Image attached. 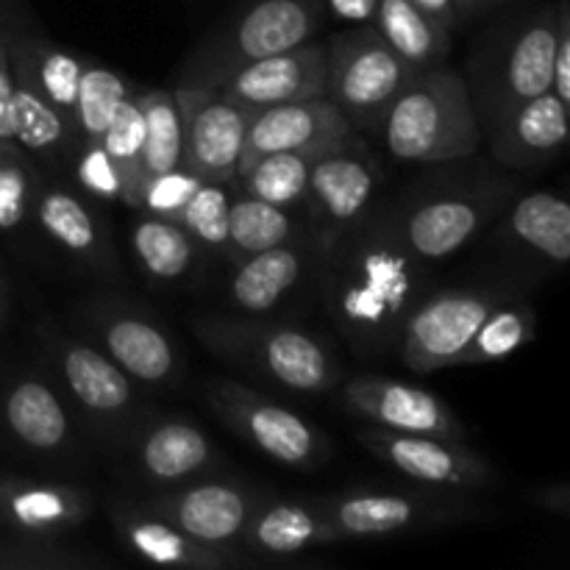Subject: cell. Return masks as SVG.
Returning a JSON list of instances; mask_svg holds the SVG:
<instances>
[{
	"label": "cell",
	"mask_w": 570,
	"mask_h": 570,
	"mask_svg": "<svg viewBox=\"0 0 570 570\" xmlns=\"http://www.w3.org/2000/svg\"><path fill=\"white\" fill-rule=\"evenodd\" d=\"M326 309L360 354L399 348L412 306L432 289L429 265L417 259L393 226L390 212H367L326 254Z\"/></svg>",
	"instance_id": "6da1fadb"
},
{
	"label": "cell",
	"mask_w": 570,
	"mask_h": 570,
	"mask_svg": "<svg viewBox=\"0 0 570 570\" xmlns=\"http://www.w3.org/2000/svg\"><path fill=\"white\" fill-rule=\"evenodd\" d=\"M557 0L515 11L479 45L471 59V81H465L476 109L482 137L510 111L538 95L549 92L554 78Z\"/></svg>",
	"instance_id": "7a4b0ae2"
},
{
	"label": "cell",
	"mask_w": 570,
	"mask_h": 570,
	"mask_svg": "<svg viewBox=\"0 0 570 570\" xmlns=\"http://www.w3.org/2000/svg\"><path fill=\"white\" fill-rule=\"evenodd\" d=\"M195 337L226 365L289 393L317 395L343 379L334 351L317 334L289 323L245 317H200Z\"/></svg>",
	"instance_id": "3957f363"
},
{
	"label": "cell",
	"mask_w": 570,
	"mask_h": 570,
	"mask_svg": "<svg viewBox=\"0 0 570 570\" xmlns=\"http://www.w3.org/2000/svg\"><path fill=\"white\" fill-rule=\"evenodd\" d=\"M376 137L395 159L412 165H449L473 156L482 145V128L465 78L449 65L415 72L387 109Z\"/></svg>",
	"instance_id": "277c9868"
},
{
	"label": "cell",
	"mask_w": 570,
	"mask_h": 570,
	"mask_svg": "<svg viewBox=\"0 0 570 570\" xmlns=\"http://www.w3.org/2000/svg\"><path fill=\"white\" fill-rule=\"evenodd\" d=\"M323 17V0H239L237 9L184 59L173 87L217 89L239 67L315 39Z\"/></svg>",
	"instance_id": "5b68a950"
},
{
	"label": "cell",
	"mask_w": 570,
	"mask_h": 570,
	"mask_svg": "<svg viewBox=\"0 0 570 570\" xmlns=\"http://www.w3.org/2000/svg\"><path fill=\"white\" fill-rule=\"evenodd\" d=\"M504 178L443 181L432 189H415L390 209L401 243L426 265L443 262L465 248L490 217L504 212L510 200Z\"/></svg>",
	"instance_id": "8992f818"
},
{
	"label": "cell",
	"mask_w": 570,
	"mask_h": 570,
	"mask_svg": "<svg viewBox=\"0 0 570 570\" xmlns=\"http://www.w3.org/2000/svg\"><path fill=\"white\" fill-rule=\"evenodd\" d=\"M415 76L373 26H351L326 39V95L360 134H379L384 115Z\"/></svg>",
	"instance_id": "52a82bcc"
},
{
	"label": "cell",
	"mask_w": 570,
	"mask_h": 570,
	"mask_svg": "<svg viewBox=\"0 0 570 570\" xmlns=\"http://www.w3.org/2000/svg\"><path fill=\"white\" fill-rule=\"evenodd\" d=\"M317 501L340 540L399 538V534L454 527L482 515L476 501L468 499L465 490H443L429 484L412 490L360 488L323 495Z\"/></svg>",
	"instance_id": "ba28073f"
},
{
	"label": "cell",
	"mask_w": 570,
	"mask_h": 570,
	"mask_svg": "<svg viewBox=\"0 0 570 570\" xmlns=\"http://www.w3.org/2000/svg\"><path fill=\"white\" fill-rule=\"evenodd\" d=\"M42 340L50 373L67 406L81 412L92 432L131 434L142 410V387L92 340L70 337L56 328H45Z\"/></svg>",
	"instance_id": "9c48e42d"
},
{
	"label": "cell",
	"mask_w": 570,
	"mask_h": 570,
	"mask_svg": "<svg viewBox=\"0 0 570 570\" xmlns=\"http://www.w3.org/2000/svg\"><path fill=\"white\" fill-rule=\"evenodd\" d=\"M382 165L360 131L334 139L315 159L306 184V237L317 254H326L348 228L373 209L382 187Z\"/></svg>",
	"instance_id": "30bf717a"
},
{
	"label": "cell",
	"mask_w": 570,
	"mask_h": 570,
	"mask_svg": "<svg viewBox=\"0 0 570 570\" xmlns=\"http://www.w3.org/2000/svg\"><path fill=\"white\" fill-rule=\"evenodd\" d=\"M206 404L228 432L278 465L315 471L328 462L332 445L321 429L245 384L215 379L206 384Z\"/></svg>",
	"instance_id": "8fae6325"
},
{
	"label": "cell",
	"mask_w": 570,
	"mask_h": 570,
	"mask_svg": "<svg viewBox=\"0 0 570 570\" xmlns=\"http://www.w3.org/2000/svg\"><path fill=\"white\" fill-rule=\"evenodd\" d=\"M510 293L495 287H451L429 289L401 326V360L415 373H438L462 367L468 343L484 317Z\"/></svg>",
	"instance_id": "7c38bea8"
},
{
	"label": "cell",
	"mask_w": 570,
	"mask_h": 570,
	"mask_svg": "<svg viewBox=\"0 0 570 570\" xmlns=\"http://www.w3.org/2000/svg\"><path fill=\"white\" fill-rule=\"evenodd\" d=\"M89 340L142 390L170 387L181 376V354L165 326L139 306L95 298L81 312Z\"/></svg>",
	"instance_id": "4fadbf2b"
},
{
	"label": "cell",
	"mask_w": 570,
	"mask_h": 570,
	"mask_svg": "<svg viewBox=\"0 0 570 570\" xmlns=\"http://www.w3.org/2000/svg\"><path fill=\"white\" fill-rule=\"evenodd\" d=\"M267 493L234 479H195L170 490H156L142 504L189 538L223 549H239L245 527Z\"/></svg>",
	"instance_id": "5bb4252c"
},
{
	"label": "cell",
	"mask_w": 570,
	"mask_h": 570,
	"mask_svg": "<svg viewBox=\"0 0 570 570\" xmlns=\"http://www.w3.org/2000/svg\"><path fill=\"white\" fill-rule=\"evenodd\" d=\"M360 443L410 482L465 493L495 484L493 465L460 438L367 426L360 432Z\"/></svg>",
	"instance_id": "9a60e30c"
},
{
	"label": "cell",
	"mask_w": 570,
	"mask_h": 570,
	"mask_svg": "<svg viewBox=\"0 0 570 570\" xmlns=\"http://www.w3.org/2000/svg\"><path fill=\"white\" fill-rule=\"evenodd\" d=\"M181 111V165L204 181H234L250 111L212 87H173Z\"/></svg>",
	"instance_id": "2e32d148"
},
{
	"label": "cell",
	"mask_w": 570,
	"mask_h": 570,
	"mask_svg": "<svg viewBox=\"0 0 570 570\" xmlns=\"http://www.w3.org/2000/svg\"><path fill=\"white\" fill-rule=\"evenodd\" d=\"M340 404L348 415L406 434H440V438H468L462 417L438 393L399 379L360 373L343 384Z\"/></svg>",
	"instance_id": "e0dca14e"
},
{
	"label": "cell",
	"mask_w": 570,
	"mask_h": 570,
	"mask_svg": "<svg viewBox=\"0 0 570 570\" xmlns=\"http://www.w3.org/2000/svg\"><path fill=\"white\" fill-rule=\"evenodd\" d=\"M131 445L139 479L154 490L178 488L220 468L217 445L187 417H139Z\"/></svg>",
	"instance_id": "ac0fdd59"
},
{
	"label": "cell",
	"mask_w": 570,
	"mask_h": 570,
	"mask_svg": "<svg viewBox=\"0 0 570 570\" xmlns=\"http://www.w3.org/2000/svg\"><path fill=\"white\" fill-rule=\"evenodd\" d=\"M31 215L37 217L39 228L48 234V239L61 254L98 276H117L120 262H117L115 243H111L106 223L87 200V193L65 181L39 178Z\"/></svg>",
	"instance_id": "d6986e66"
},
{
	"label": "cell",
	"mask_w": 570,
	"mask_h": 570,
	"mask_svg": "<svg viewBox=\"0 0 570 570\" xmlns=\"http://www.w3.org/2000/svg\"><path fill=\"white\" fill-rule=\"evenodd\" d=\"M217 89L250 115L289 100L321 98L326 89V42L309 39L282 53L250 61Z\"/></svg>",
	"instance_id": "ffe728a7"
},
{
	"label": "cell",
	"mask_w": 570,
	"mask_h": 570,
	"mask_svg": "<svg viewBox=\"0 0 570 570\" xmlns=\"http://www.w3.org/2000/svg\"><path fill=\"white\" fill-rule=\"evenodd\" d=\"M111 523L126 546V551L137 560L156 568H184V570H226L250 568L254 557L239 554L237 549L200 543L189 538L170 521L150 512L145 504H117L111 507Z\"/></svg>",
	"instance_id": "44dd1931"
},
{
	"label": "cell",
	"mask_w": 570,
	"mask_h": 570,
	"mask_svg": "<svg viewBox=\"0 0 570 570\" xmlns=\"http://www.w3.org/2000/svg\"><path fill=\"white\" fill-rule=\"evenodd\" d=\"M92 495L65 482L0 473V527L17 538L59 540L92 515Z\"/></svg>",
	"instance_id": "7402d4cb"
},
{
	"label": "cell",
	"mask_w": 570,
	"mask_h": 570,
	"mask_svg": "<svg viewBox=\"0 0 570 570\" xmlns=\"http://www.w3.org/2000/svg\"><path fill=\"white\" fill-rule=\"evenodd\" d=\"M0 423L11 443L33 456H65L76 445L70 406L42 373H20L6 384Z\"/></svg>",
	"instance_id": "603a6c76"
},
{
	"label": "cell",
	"mask_w": 570,
	"mask_h": 570,
	"mask_svg": "<svg viewBox=\"0 0 570 570\" xmlns=\"http://www.w3.org/2000/svg\"><path fill=\"white\" fill-rule=\"evenodd\" d=\"M348 134H354V126L326 95L267 106L250 117L237 173L267 154L328 145L334 139L348 137Z\"/></svg>",
	"instance_id": "cb8c5ba5"
},
{
	"label": "cell",
	"mask_w": 570,
	"mask_h": 570,
	"mask_svg": "<svg viewBox=\"0 0 570 570\" xmlns=\"http://www.w3.org/2000/svg\"><path fill=\"white\" fill-rule=\"evenodd\" d=\"M568 131L570 106L549 89L510 111L482 139H488L493 159L507 170H534L566 150Z\"/></svg>",
	"instance_id": "d4e9b609"
},
{
	"label": "cell",
	"mask_w": 570,
	"mask_h": 570,
	"mask_svg": "<svg viewBox=\"0 0 570 570\" xmlns=\"http://www.w3.org/2000/svg\"><path fill=\"white\" fill-rule=\"evenodd\" d=\"M337 540V532L317 499H271L267 495L250 515L239 549L259 560H289V557L323 549Z\"/></svg>",
	"instance_id": "484cf974"
},
{
	"label": "cell",
	"mask_w": 570,
	"mask_h": 570,
	"mask_svg": "<svg viewBox=\"0 0 570 570\" xmlns=\"http://www.w3.org/2000/svg\"><path fill=\"white\" fill-rule=\"evenodd\" d=\"M312 259H321V254L304 234V237L289 239L276 248L232 262L234 271L226 278L228 306L243 315H265V312L276 309L304 282Z\"/></svg>",
	"instance_id": "4316f807"
},
{
	"label": "cell",
	"mask_w": 570,
	"mask_h": 570,
	"mask_svg": "<svg viewBox=\"0 0 570 570\" xmlns=\"http://www.w3.org/2000/svg\"><path fill=\"white\" fill-rule=\"evenodd\" d=\"M499 239L518 256L557 271L570 259V206L551 189L523 193L507 206Z\"/></svg>",
	"instance_id": "83f0119b"
},
{
	"label": "cell",
	"mask_w": 570,
	"mask_h": 570,
	"mask_svg": "<svg viewBox=\"0 0 570 570\" xmlns=\"http://www.w3.org/2000/svg\"><path fill=\"white\" fill-rule=\"evenodd\" d=\"M3 48L6 56H9L11 76L26 83V87H31L42 100H48L72 126L78 81H81L83 61L87 59L42 37L14 31L3 33Z\"/></svg>",
	"instance_id": "f1b7e54d"
},
{
	"label": "cell",
	"mask_w": 570,
	"mask_h": 570,
	"mask_svg": "<svg viewBox=\"0 0 570 570\" xmlns=\"http://www.w3.org/2000/svg\"><path fill=\"white\" fill-rule=\"evenodd\" d=\"M373 28L412 72L445 65L451 53L449 28L406 0H379Z\"/></svg>",
	"instance_id": "f546056e"
},
{
	"label": "cell",
	"mask_w": 570,
	"mask_h": 570,
	"mask_svg": "<svg viewBox=\"0 0 570 570\" xmlns=\"http://www.w3.org/2000/svg\"><path fill=\"white\" fill-rule=\"evenodd\" d=\"M128 239H131L137 265L150 278L165 284L187 278L195 271L200 256H204L200 245L189 237V232L181 223L145 215V212H137V220L131 223Z\"/></svg>",
	"instance_id": "4dcf8cb0"
},
{
	"label": "cell",
	"mask_w": 570,
	"mask_h": 570,
	"mask_svg": "<svg viewBox=\"0 0 570 570\" xmlns=\"http://www.w3.org/2000/svg\"><path fill=\"white\" fill-rule=\"evenodd\" d=\"M328 145H312V148L278 150V154L262 156V159L250 161L248 167H243L234 176V189L250 195V198L267 200L273 206H282V209H295V206L304 204L312 165Z\"/></svg>",
	"instance_id": "1f68e13d"
},
{
	"label": "cell",
	"mask_w": 570,
	"mask_h": 570,
	"mask_svg": "<svg viewBox=\"0 0 570 570\" xmlns=\"http://www.w3.org/2000/svg\"><path fill=\"white\" fill-rule=\"evenodd\" d=\"M304 234H301L289 209L250 198V195L234 189L232 209H228V237L220 256L228 262H239L250 254H259V250L276 248V245L289 243V239L304 237Z\"/></svg>",
	"instance_id": "d6a6232c"
},
{
	"label": "cell",
	"mask_w": 570,
	"mask_h": 570,
	"mask_svg": "<svg viewBox=\"0 0 570 570\" xmlns=\"http://www.w3.org/2000/svg\"><path fill=\"white\" fill-rule=\"evenodd\" d=\"M14 142L48 165H67L76 150L70 122L39 98L31 87L14 78Z\"/></svg>",
	"instance_id": "836d02e7"
},
{
	"label": "cell",
	"mask_w": 570,
	"mask_h": 570,
	"mask_svg": "<svg viewBox=\"0 0 570 570\" xmlns=\"http://www.w3.org/2000/svg\"><path fill=\"white\" fill-rule=\"evenodd\" d=\"M137 100L145 122L142 161H139V184H142L145 178L156 176V173H167L181 165L184 128L173 87L137 92ZM134 200H137V195H134Z\"/></svg>",
	"instance_id": "e575fe53"
},
{
	"label": "cell",
	"mask_w": 570,
	"mask_h": 570,
	"mask_svg": "<svg viewBox=\"0 0 570 570\" xmlns=\"http://www.w3.org/2000/svg\"><path fill=\"white\" fill-rule=\"evenodd\" d=\"M534 328H538V317H534L532 306L510 295L476 328L465 356H462V367L490 365V362H501L518 354L534 340Z\"/></svg>",
	"instance_id": "d590c367"
},
{
	"label": "cell",
	"mask_w": 570,
	"mask_h": 570,
	"mask_svg": "<svg viewBox=\"0 0 570 570\" xmlns=\"http://www.w3.org/2000/svg\"><path fill=\"white\" fill-rule=\"evenodd\" d=\"M131 81L122 78L120 72L109 70L95 61H83L81 81H78L76 95V115H72V128H76V145L78 142H92V139L104 137L106 126L122 100L131 95Z\"/></svg>",
	"instance_id": "8d00e7d4"
},
{
	"label": "cell",
	"mask_w": 570,
	"mask_h": 570,
	"mask_svg": "<svg viewBox=\"0 0 570 570\" xmlns=\"http://www.w3.org/2000/svg\"><path fill=\"white\" fill-rule=\"evenodd\" d=\"M142 139H145V122L142 109H139L137 92L128 95L111 122L106 126L100 145L109 154L111 165L120 173L122 181V204L134 209V195H137L139 184V161H142Z\"/></svg>",
	"instance_id": "74e56055"
},
{
	"label": "cell",
	"mask_w": 570,
	"mask_h": 570,
	"mask_svg": "<svg viewBox=\"0 0 570 570\" xmlns=\"http://www.w3.org/2000/svg\"><path fill=\"white\" fill-rule=\"evenodd\" d=\"M39 173L14 139H0V232L11 234L31 217Z\"/></svg>",
	"instance_id": "f35d334b"
},
{
	"label": "cell",
	"mask_w": 570,
	"mask_h": 570,
	"mask_svg": "<svg viewBox=\"0 0 570 570\" xmlns=\"http://www.w3.org/2000/svg\"><path fill=\"white\" fill-rule=\"evenodd\" d=\"M234 184L228 181H200L189 204L184 206L178 223L189 232V237L200 245L204 254H223L228 237V209H232Z\"/></svg>",
	"instance_id": "ab89813d"
},
{
	"label": "cell",
	"mask_w": 570,
	"mask_h": 570,
	"mask_svg": "<svg viewBox=\"0 0 570 570\" xmlns=\"http://www.w3.org/2000/svg\"><path fill=\"white\" fill-rule=\"evenodd\" d=\"M198 178L189 173L187 167L178 165L167 173H156V176L145 178L137 189V200H134V212H145V215L167 217V220H178L184 206L189 204L193 193L198 189Z\"/></svg>",
	"instance_id": "60d3db41"
},
{
	"label": "cell",
	"mask_w": 570,
	"mask_h": 570,
	"mask_svg": "<svg viewBox=\"0 0 570 570\" xmlns=\"http://www.w3.org/2000/svg\"><path fill=\"white\" fill-rule=\"evenodd\" d=\"M70 170L76 178L78 189L98 200H111V204H122V181L120 173L111 165L109 154L104 150L100 139L92 142H78L70 156Z\"/></svg>",
	"instance_id": "b9f144b4"
},
{
	"label": "cell",
	"mask_w": 570,
	"mask_h": 570,
	"mask_svg": "<svg viewBox=\"0 0 570 570\" xmlns=\"http://www.w3.org/2000/svg\"><path fill=\"white\" fill-rule=\"evenodd\" d=\"M551 92L570 106V6L557 0V42H554V78Z\"/></svg>",
	"instance_id": "7bdbcfd3"
},
{
	"label": "cell",
	"mask_w": 570,
	"mask_h": 570,
	"mask_svg": "<svg viewBox=\"0 0 570 570\" xmlns=\"http://www.w3.org/2000/svg\"><path fill=\"white\" fill-rule=\"evenodd\" d=\"M0 139H14V76L0 45Z\"/></svg>",
	"instance_id": "ee69618b"
},
{
	"label": "cell",
	"mask_w": 570,
	"mask_h": 570,
	"mask_svg": "<svg viewBox=\"0 0 570 570\" xmlns=\"http://www.w3.org/2000/svg\"><path fill=\"white\" fill-rule=\"evenodd\" d=\"M323 6L334 20L348 22V26H373L379 0H323Z\"/></svg>",
	"instance_id": "f6af8a7d"
},
{
	"label": "cell",
	"mask_w": 570,
	"mask_h": 570,
	"mask_svg": "<svg viewBox=\"0 0 570 570\" xmlns=\"http://www.w3.org/2000/svg\"><path fill=\"white\" fill-rule=\"evenodd\" d=\"M521 3L523 0H454L456 11H460L462 28H465L468 22L484 20V17L504 14V11L515 9V6H521Z\"/></svg>",
	"instance_id": "bcb514c9"
},
{
	"label": "cell",
	"mask_w": 570,
	"mask_h": 570,
	"mask_svg": "<svg viewBox=\"0 0 570 570\" xmlns=\"http://www.w3.org/2000/svg\"><path fill=\"white\" fill-rule=\"evenodd\" d=\"M527 499L532 501V507H540V510H549V512H554V515H562V518L570 515V490L566 482L543 484V488L532 490Z\"/></svg>",
	"instance_id": "7dc6e473"
},
{
	"label": "cell",
	"mask_w": 570,
	"mask_h": 570,
	"mask_svg": "<svg viewBox=\"0 0 570 570\" xmlns=\"http://www.w3.org/2000/svg\"><path fill=\"white\" fill-rule=\"evenodd\" d=\"M406 3H412L415 9L426 11L429 17H434L438 22H443V26L449 28L451 33L460 31V28H462L460 11H456L454 0H406Z\"/></svg>",
	"instance_id": "c3c4849f"
},
{
	"label": "cell",
	"mask_w": 570,
	"mask_h": 570,
	"mask_svg": "<svg viewBox=\"0 0 570 570\" xmlns=\"http://www.w3.org/2000/svg\"><path fill=\"white\" fill-rule=\"evenodd\" d=\"M9 309H11L9 284H6L3 271H0V328H3V326H6V321H9Z\"/></svg>",
	"instance_id": "681fc988"
},
{
	"label": "cell",
	"mask_w": 570,
	"mask_h": 570,
	"mask_svg": "<svg viewBox=\"0 0 570 570\" xmlns=\"http://www.w3.org/2000/svg\"><path fill=\"white\" fill-rule=\"evenodd\" d=\"M3 33H6V28H3V22H0V45H3Z\"/></svg>",
	"instance_id": "f907efd6"
}]
</instances>
